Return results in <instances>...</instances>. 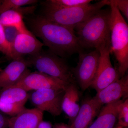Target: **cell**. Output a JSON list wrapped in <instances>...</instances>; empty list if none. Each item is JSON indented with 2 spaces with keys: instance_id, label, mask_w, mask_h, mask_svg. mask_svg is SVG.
<instances>
[{
  "instance_id": "obj_1",
  "label": "cell",
  "mask_w": 128,
  "mask_h": 128,
  "mask_svg": "<svg viewBox=\"0 0 128 128\" xmlns=\"http://www.w3.org/2000/svg\"><path fill=\"white\" fill-rule=\"evenodd\" d=\"M28 25L32 32L43 41L49 50L62 58L82 51L74 30L49 20L43 16L30 18Z\"/></svg>"
},
{
  "instance_id": "obj_2",
  "label": "cell",
  "mask_w": 128,
  "mask_h": 128,
  "mask_svg": "<svg viewBox=\"0 0 128 128\" xmlns=\"http://www.w3.org/2000/svg\"><path fill=\"white\" fill-rule=\"evenodd\" d=\"M110 9H101L75 28L82 48L98 50L110 43Z\"/></svg>"
},
{
  "instance_id": "obj_3",
  "label": "cell",
  "mask_w": 128,
  "mask_h": 128,
  "mask_svg": "<svg viewBox=\"0 0 128 128\" xmlns=\"http://www.w3.org/2000/svg\"><path fill=\"white\" fill-rule=\"evenodd\" d=\"M110 2V54L114 55L121 78L128 68V26L113 0Z\"/></svg>"
},
{
  "instance_id": "obj_4",
  "label": "cell",
  "mask_w": 128,
  "mask_h": 128,
  "mask_svg": "<svg viewBox=\"0 0 128 128\" xmlns=\"http://www.w3.org/2000/svg\"><path fill=\"white\" fill-rule=\"evenodd\" d=\"M110 0H102L85 6L73 8H56L45 6L43 16L49 20L74 30L105 6Z\"/></svg>"
},
{
  "instance_id": "obj_5",
  "label": "cell",
  "mask_w": 128,
  "mask_h": 128,
  "mask_svg": "<svg viewBox=\"0 0 128 128\" xmlns=\"http://www.w3.org/2000/svg\"><path fill=\"white\" fill-rule=\"evenodd\" d=\"M31 66L38 71L70 83H74L73 71L64 58L41 50L28 58Z\"/></svg>"
},
{
  "instance_id": "obj_6",
  "label": "cell",
  "mask_w": 128,
  "mask_h": 128,
  "mask_svg": "<svg viewBox=\"0 0 128 128\" xmlns=\"http://www.w3.org/2000/svg\"><path fill=\"white\" fill-rule=\"evenodd\" d=\"M110 43L103 44L98 49L100 52L98 66L90 87L97 92L120 78L117 70L112 65L110 57Z\"/></svg>"
},
{
  "instance_id": "obj_7",
  "label": "cell",
  "mask_w": 128,
  "mask_h": 128,
  "mask_svg": "<svg viewBox=\"0 0 128 128\" xmlns=\"http://www.w3.org/2000/svg\"><path fill=\"white\" fill-rule=\"evenodd\" d=\"M78 61L72 70L80 88L85 90L90 86L97 69L100 52L95 49L89 53L81 51L79 53Z\"/></svg>"
},
{
  "instance_id": "obj_8",
  "label": "cell",
  "mask_w": 128,
  "mask_h": 128,
  "mask_svg": "<svg viewBox=\"0 0 128 128\" xmlns=\"http://www.w3.org/2000/svg\"><path fill=\"white\" fill-rule=\"evenodd\" d=\"M65 90L43 89L34 91L29 98L35 108L54 116L62 112V102Z\"/></svg>"
},
{
  "instance_id": "obj_9",
  "label": "cell",
  "mask_w": 128,
  "mask_h": 128,
  "mask_svg": "<svg viewBox=\"0 0 128 128\" xmlns=\"http://www.w3.org/2000/svg\"><path fill=\"white\" fill-rule=\"evenodd\" d=\"M70 84L40 72L29 71L14 86L28 92L43 89L65 90Z\"/></svg>"
},
{
  "instance_id": "obj_10",
  "label": "cell",
  "mask_w": 128,
  "mask_h": 128,
  "mask_svg": "<svg viewBox=\"0 0 128 128\" xmlns=\"http://www.w3.org/2000/svg\"><path fill=\"white\" fill-rule=\"evenodd\" d=\"M128 96V76L122 77L97 92L92 98L95 102L102 107L104 105L120 100H125Z\"/></svg>"
},
{
  "instance_id": "obj_11",
  "label": "cell",
  "mask_w": 128,
  "mask_h": 128,
  "mask_svg": "<svg viewBox=\"0 0 128 128\" xmlns=\"http://www.w3.org/2000/svg\"><path fill=\"white\" fill-rule=\"evenodd\" d=\"M28 60L24 57L12 60L0 72V90L16 84L29 71Z\"/></svg>"
},
{
  "instance_id": "obj_12",
  "label": "cell",
  "mask_w": 128,
  "mask_h": 128,
  "mask_svg": "<svg viewBox=\"0 0 128 128\" xmlns=\"http://www.w3.org/2000/svg\"><path fill=\"white\" fill-rule=\"evenodd\" d=\"M44 46L43 43L30 31L20 33L12 47V60L23 57L26 54L33 55L41 50Z\"/></svg>"
},
{
  "instance_id": "obj_13",
  "label": "cell",
  "mask_w": 128,
  "mask_h": 128,
  "mask_svg": "<svg viewBox=\"0 0 128 128\" xmlns=\"http://www.w3.org/2000/svg\"><path fill=\"white\" fill-rule=\"evenodd\" d=\"M102 107L93 98H88L83 102L78 114L71 122L70 128H89L96 116L100 111Z\"/></svg>"
},
{
  "instance_id": "obj_14",
  "label": "cell",
  "mask_w": 128,
  "mask_h": 128,
  "mask_svg": "<svg viewBox=\"0 0 128 128\" xmlns=\"http://www.w3.org/2000/svg\"><path fill=\"white\" fill-rule=\"evenodd\" d=\"M43 112L36 108H24L9 118L7 128H37L43 120Z\"/></svg>"
},
{
  "instance_id": "obj_15",
  "label": "cell",
  "mask_w": 128,
  "mask_h": 128,
  "mask_svg": "<svg viewBox=\"0 0 128 128\" xmlns=\"http://www.w3.org/2000/svg\"><path fill=\"white\" fill-rule=\"evenodd\" d=\"M36 6L22 7L9 10L0 15V24L3 26H14L21 33L28 31L23 21V16L33 13Z\"/></svg>"
},
{
  "instance_id": "obj_16",
  "label": "cell",
  "mask_w": 128,
  "mask_h": 128,
  "mask_svg": "<svg viewBox=\"0 0 128 128\" xmlns=\"http://www.w3.org/2000/svg\"><path fill=\"white\" fill-rule=\"evenodd\" d=\"M124 100H119L102 107L89 128H114L118 120V106Z\"/></svg>"
},
{
  "instance_id": "obj_17",
  "label": "cell",
  "mask_w": 128,
  "mask_h": 128,
  "mask_svg": "<svg viewBox=\"0 0 128 128\" xmlns=\"http://www.w3.org/2000/svg\"><path fill=\"white\" fill-rule=\"evenodd\" d=\"M80 92L75 83H70L65 90L62 102V112L68 117L71 122L80 110Z\"/></svg>"
},
{
  "instance_id": "obj_18",
  "label": "cell",
  "mask_w": 128,
  "mask_h": 128,
  "mask_svg": "<svg viewBox=\"0 0 128 128\" xmlns=\"http://www.w3.org/2000/svg\"><path fill=\"white\" fill-rule=\"evenodd\" d=\"M1 90L0 100L4 102L24 106L29 98L27 92L18 86H12Z\"/></svg>"
},
{
  "instance_id": "obj_19",
  "label": "cell",
  "mask_w": 128,
  "mask_h": 128,
  "mask_svg": "<svg viewBox=\"0 0 128 128\" xmlns=\"http://www.w3.org/2000/svg\"><path fill=\"white\" fill-rule=\"evenodd\" d=\"M92 1L91 0H49L46 1L44 5L56 8H73L87 6Z\"/></svg>"
},
{
  "instance_id": "obj_20",
  "label": "cell",
  "mask_w": 128,
  "mask_h": 128,
  "mask_svg": "<svg viewBox=\"0 0 128 128\" xmlns=\"http://www.w3.org/2000/svg\"><path fill=\"white\" fill-rule=\"evenodd\" d=\"M38 2L36 0H0V15L11 9L34 4Z\"/></svg>"
},
{
  "instance_id": "obj_21",
  "label": "cell",
  "mask_w": 128,
  "mask_h": 128,
  "mask_svg": "<svg viewBox=\"0 0 128 128\" xmlns=\"http://www.w3.org/2000/svg\"><path fill=\"white\" fill-rule=\"evenodd\" d=\"M117 124L123 128L128 126V99L123 101L118 106Z\"/></svg>"
},
{
  "instance_id": "obj_22",
  "label": "cell",
  "mask_w": 128,
  "mask_h": 128,
  "mask_svg": "<svg viewBox=\"0 0 128 128\" xmlns=\"http://www.w3.org/2000/svg\"><path fill=\"white\" fill-rule=\"evenodd\" d=\"M25 108L24 105L6 103L0 100V111L12 117L16 116Z\"/></svg>"
},
{
  "instance_id": "obj_23",
  "label": "cell",
  "mask_w": 128,
  "mask_h": 128,
  "mask_svg": "<svg viewBox=\"0 0 128 128\" xmlns=\"http://www.w3.org/2000/svg\"><path fill=\"white\" fill-rule=\"evenodd\" d=\"M0 52L12 60V48L6 39L3 26L0 24Z\"/></svg>"
},
{
  "instance_id": "obj_24",
  "label": "cell",
  "mask_w": 128,
  "mask_h": 128,
  "mask_svg": "<svg viewBox=\"0 0 128 128\" xmlns=\"http://www.w3.org/2000/svg\"><path fill=\"white\" fill-rule=\"evenodd\" d=\"M5 37L11 48L16 37L20 33L17 28L14 26H3Z\"/></svg>"
},
{
  "instance_id": "obj_25",
  "label": "cell",
  "mask_w": 128,
  "mask_h": 128,
  "mask_svg": "<svg viewBox=\"0 0 128 128\" xmlns=\"http://www.w3.org/2000/svg\"><path fill=\"white\" fill-rule=\"evenodd\" d=\"M117 8L120 13L124 16L126 19H128V0H113Z\"/></svg>"
},
{
  "instance_id": "obj_26",
  "label": "cell",
  "mask_w": 128,
  "mask_h": 128,
  "mask_svg": "<svg viewBox=\"0 0 128 128\" xmlns=\"http://www.w3.org/2000/svg\"><path fill=\"white\" fill-rule=\"evenodd\" d=\"M9 118V117L0 111V128H7Z\"/></svg>"
},
{
  "instance_id": "obj_27",
  "label": "cell",
  "mask_w": 128,
  "mask_h": 128,
  "mask_svg": "<svg viewBox=\"0 0 128 128\" xmlns=\"http://www.w3.org/2000/svg\"><path fill=\"white\" fill-rule=\"evenodd\" d=\"M37 128H52V127L50 122L42 120L38 125Z\"/></svg>"
},
{
  "instance_id": "obj_28",
  "label": "cell",
  "mask_w": 128,
  "mask_h": 128,
  "mask_svg": "<svg viewBox=\"0 0 128 128\" xmlns=\"http://www.w3.org/2000/svg\"><path fill=\"white\" fill-rule=\"evenodd\" d=\"M53 128H70V126L64 123H58L56 124Z\"/></svg>"
},
{
  "instance_id": "obj_29",
  "label": "cell",
  "mask_w": 128,
  "mask_h": 128,
  "mask_svg": "<svg viewBox=\"0 0 128 128\" xmlns=\"http://www.w3.org/2000/svg\"><path fill=\"white\" fill-rule=\"evenodd\" d=\"M114 128H123L122 127H121V126H119L118 124H116V126H115V127H114Z\"/></svg>"
}]
</instances>
